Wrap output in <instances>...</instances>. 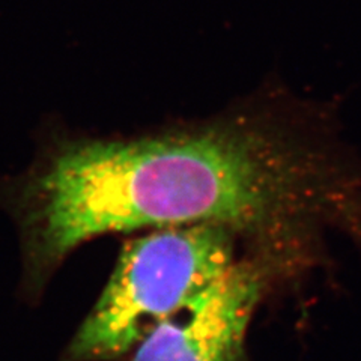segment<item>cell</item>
<instances>
[{"instance_id":"obj_1","label":"cell","mask_w":361,"mask_h":361,"mask_svg":"<svg viewBox=\"0 0 361 361\" xmlns=\"http://www.w3.org/2000/svg\"><path fill=\"white\" fill-rule=\"evenodd\" d=\"M29 289L95 236L217 224L253 236L361 221V176L288 122L236 116L128 140L59 142L14 190Z\"/></svg>"},{"instance_id":"obj_2","label":"cell","mask_w":361,"mask_h":361,"mask_svg":"<svg viewBox=\"0 0 361 361\" xmlns=\"http://www.w3.org/2000/svg\"><path fill=\"white\" fill-rule=\"evenodd\" d=\"M236 236L224 226L191 224L155 229L126 243L107 286L62 361L127 355L236 264Z\"/></svg>"},{"instance_id":"obj_3","label":"cell","mask_w":361,"mask_h":361,"mask_svg":"<svg viewBox=\"0 0 361 361\" xmlns=\"http://www.w3.org/2000/svg\"><path fill=\"white\" fill-rule=\"evenodd\" d=\"M264 288V264L236 261L200 298L146 336L133 361H250L248 324Z\"/></svg>"}]
</instances>
